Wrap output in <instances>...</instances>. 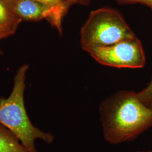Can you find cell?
<instances>
[{
	"label": "cell",
	"mask_w": 152,
	"mask_h": 152,
	"mask_svg": "<svg viewBox=\"0 0 152 152\" xmlns=\"http://www.w3.org/2000/svg\"><path fill=\"white\" fill-rule=\"evenodd\" d=\"M48 6L53 9L59 16L63 19L68 11L69 7L66 5L65 0H34Z\"/></svg>",
	"instance_id": "obj_8"
},
{
	"label": "cell",
	"mask_w": 152,
	"mask_h": 152,
	"mask_svg": "<svg viewBox=\"0 0 152 152\" xmlns=\"http://www.w3.org/2000/svg\"><path fill=\"white\" fill-rule=\"evenodd\" d=\"M29 66L23 64L18 69L10 96L0 98V124L11 131L28 152H38L35 146L36 140L41 139L50 144L54 141V137L35 127L28 117L24 95Z\"/></svg>",
	"instance_id": "obj_2"
},
{
	"label": "cell",
	"mask_w": 152,
	"mask_h": 152,
	"mask_svg": "<svg viewBox=\"0 0 152 152\" xmlns=\"http://www.w3.org/2000/svg\"><path fill=\"white\" fill-rule=\"evenodd\" d=\"M136 95L142 103L147 106L152 102V78L147 87L141 91L136 92Z\"/></svg>",
	"instance_id": "obj_9"
},
{
	"label": "cell",
	"mask_w": 152,
	"mask_h": 152,
	"mask_svg": "<svg viewBox=\"0 0 152 152\" xmlns=\"http://www.w3.org/2000/svg\"><path fill=\"white\" fill-rule=\"evenodd\" d=\"M80 44L86 52L136 37L119 12L102 7L91 12L80 32Z\"/></svg>",
	"instance_id": "obj_3"
},
{
	"label": "cell",
	"mask_w": 152,
	"mask_h": 152,
	"mask_svg": "<svg viewBox=\"0 0 152 152\" xmlns=\"http://www.w3.org/2000/svg\"><path fill=\"white\" fill-rule=\"evenodd\" d=\"M148 106L149 107H150L152 109V102L151 103L149 104Z\"/></svg>",
	"instance_id": "obj_13"
},
{
	"label": "cell",
	"mask_w": 152,
	"mask_h": 152,
	"mask_svg": "<svg viewBox=\"0 0 152 152\" xmlns=\"http://www.w3.org/2000/svg\"><path fill=\"white\" fill-rule=\"evenodd\" d=\"M11 11L22 21L38 22L47 20L62 33L63 19L48 6L34 0H7Z\"/></svg>",
	"instance_id": "obj_5"
},
{
	"label": "cell",
	"mask_w": 152,
	"mask_h": 152,
	"mask_svg": "<svg viewBox=\"0 0 152 152\" xmlns=\"http://www.w3.org/2000/svg\"><path fill=\"white\" fill-rule=\"evenodd\" d=\"M22 22L11 11L7 0H0V25L17 29Z\"/></svg>",
	"instance_id": "obj_7"
},
{
	"label": "cell",
	"mask_w": 152,
	"mask_h": 152,
	"mask_svg": "<svg viewBox=\"0 0 152 152\" xmlns=\"http://www.w3.org/2000/svg\"><path fill=\"white\" fill-rule=\"evenodd\" d=\"M122 4H134L139 3L147 6L152 11V0H117Z\"/></svg>",
	"instance_id": "obj_11"
},
{
	"label": "cell",
	"mask_w": 152,
	"mask_h": 152,
	"mask_svg": "<svg viewBox=\"0 0 152 152\" xmlns=\"http://www.w3.org/2000/svg\"><path fill=\"white\" fill-rule=\"evenodd\" d=\"M16 30L17 29L13 28L0 25V41L13 35Z\"/></svg>",
	"instance_id": "obj_10"
},
{
	"label": "cell",
	"mask_w": 152,
	"mask_h": 152,
	"mask_svg": "<svg viewBox=\"0 0 152 152\" xmlns=\"http://www.w3.org/2000/svg\"><path fill=\"white\" fill-rule=\"evenodd\" d=\"M81 1L82 0H65V2L68 7H69L73 4L78 3Z\"/></svg>",
	"instance_id": "obj_12"
},
{
	"label": "cell",
	"mask_w": 152,
	"mask_h": 152,
	"mask_svg": "<svg viewBox=\"0 0 152 152\" xmlns=\"http://www.w3.org/2000/svg\"><path fill=\"white\" fill-rule=\"evenodd\" d=\"M86 52L100 64L108 66L137 69L145 63L142 44L136 37L107 46L93 48Z\"/></svg>",
	"instance_id": "obj_4"
},
{
	"label": "cell",
	"mask_w": 152,
	"mask_h": 152,
	"mask_svg": "<svg viewBox=\"0 0 152 152\" xmlns=\"http://www.w3.org/2000/svg\"><path fill=\"white\" fill-rule=\"evenodd\" d=\"M152 152V151H148V152Z\"/></svg>",
	"instance_id": "obj_14"
},
{
	"label": "cell",
	"mask_w": 152,
	"mask_h": 152,
	"mask_svg": "<svg viewBox=\"0 0 152 152\" xmlns=\"http://www.w3.org/2000/svg\"><path fill=\"white\" fill-rule=\"evenodd\" d=\"M104 136L109 143L130 141L152 127V109L136 92L121 91L100 105Z\"/></svg>",
	"instance_id": "obj_1"
},
{
	"label": "cell",
	"mask_w": 152,
	"mask_h": 152,
	"mask_svg": "<svg viewBox=\"0 0 152 152\" xmlns=\"http://www.w3.org/2000/svg\"><path fill=\"white\" fill-rule=\"evenodd\" d=\"M0 152H29L11 131L0 124Z\"/></svg>",
	"instance_id": "obj_6"
}]
</instances>
